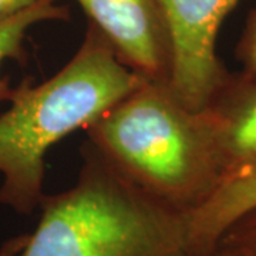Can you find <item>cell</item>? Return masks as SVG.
<instances>
[{"label":"cell","mask_w":256,"mask_h":256,"mask_svg":"<svg viewBox=\"0 0 256 256\" xmlns=\"http://www.w3.org/2000/svg\"><path fill=\"white\" fill-rule=\"evenodd\" d=\"M24 239H26L24 235H20V236H14L8 240L0 249V256H12L14 252H18V249L23 246Z\"/></svg>","instance_id":"obj_12"},{"label":"cell","mask_w":256,"mask_h":256,"mask_svg":"<svg viewBox=\"0 0 256 256\" xmlns=\"http://www.w3.org/2000/svg\"><path fill=\"white\" fill-rule=\"evenodd\" d=\"M118 60L138 77L170 80L171 48L156 0H77Z\"/></svg>","instance_id":"obj_5"},{"label":"cell","mask_w":256,"mask_h":256,"mask_svg":"<svg viewBox=\"0 0 256 256\" xmlns=\"http://www.w3.org/2000/svg\"><path fill=\"white\" fill-rule=\"evenodd\" d=\"M256 206V174L222 184L206 201L186 214L192 249L210 252L222 234L248 210Z\"/></svg>","instance_id":"obj_7"},{"label":"cell","mask_w":256,"mask_h":256,"mask_svg":"<svg viewBox=\"0 0 256 256\" xmlns=\"http://www.w3.org/2000/svg\"><path fill=\"white\" fill-rule=\"evenodd\" d=\"M238 58L244 66L245 73H256V9L248 20L245 32L239 42Z\"/></svg>","instance_id":"obj_10"},{"label":"cell","mask_w":256,"mask_h":256,"mask_svg":"<svg viewBox=\"0 0 256 256\" xmlns=\"http://www.w3.org/2000/svg\"><path fill=\"white\" fill-rule=\"evenodd\" d=\"M67 18V9L57 6L56 0H38L28 9L0 18V67L6 60H22L24 37L33 26ZM13 88L8 78L0 77V102L10 100Z\"/></svg>","instance_id":"obj_8"},{"label":"cell","mask_w":256,"mask_h":256,"mask_svg":"<svg viewBox=\"0 0 256 256\" xmlns=\"http://www.w3.org/2000/svg\"><path fill=\"white\" fill-rule=\"evenodd\" d=\"M86 134L117 174L175 210H196L222 184L205 112L185 107L168 82L141 78Z\"/></svg>","instance_id":"obj_1"},{"label":"cell","mask_w":256,"mask_h":256,"mask_svg":"<svg viewBox=\"0 0 256 256\" xmlns=\"http://www.w3.org/2000/svg\"><path fill=\"white\" fill-rule=\"evenodd\" d=\"M140 80L90 26L76 54L53 77L14 87L10 107L0 114V204L22 215L36 210L46 195L47 151L86 131Z\"/></svg>","instance_id":"obj_2"},{"label":"cell","mask_w":256,"mask_h":256,"mask_svg":"<svg viewBox=\"0 0 256 256\" xmlns=\"http://www.w3.org/2000/svg\"><path fill=\"white\" fill-rule=\"evenodd\" d=\"M240 256H256V206L229 226L216 242Z\"/></svg>","instance_id":"obj_9"},{"label":"cell","mask_w":256,"mask_h":256,"mask_svg":"<svg viewBox=\"0 0 256 256\" xmlns=\"http://www.w3.org/2000/svg\"><path fill=\"white\" fill-rule=\"evenodd\" d=\"M239 0H156L171 48L168 86L190 110L202 111L229 73L216 54L220 28Z\"/></svg>","instance_id":"obj_4"},{"label":"cell","mask_w":256,"mask_h":256,"mask_svg":"<svg viewBox=\"0 0 256 256\" xmlns=\"http://www.w3.org/2000/svg\"><path fill=\"white\" fill-rule=\"evenodd\" d=\"M198 256H240L239 254H236L235 250H232V249H229L226 246H222V245H215L214 249H210V252H206V254H202V255Z\"/></svg>","instance_id":"obj_13"},{"label":"cell","mask_w":256,"mask_h":256,"mask_svg":"<svg viewBox=\"0 0 256 256\" xmlns=\"http://www.w3.org/2000/svg\"><path fill=\"white\" fill-rule=\"evenodd\" d=\"M38 0H0V18H8L20 10L28 9V6L37 3Z\"/></svg>","instance_id":"obj_11"},{"label":"cell","mask_w":256,"mask_h":256,"mask_svg":"<svg viewBox=\"0 0 256 256\" xmlns=\"http://www.w3.org/2000/svg\"><path fill=\"white\" fill-rule=\"evenodd\" d=\"M202 111L215 141L222 184L256 174V73L229 74Z\"/></svg>","instance_id":"obj_6"},{"label":"cell","mask_w":256,"mask_h":256,"mask_svg":"<svg viewBox=\"0 0 256 256\" xmlns=\"http://www.w3.org/2000/svg\"><path fill=\"white\" fill-rule=\"evenodd\" d=\"M38 208L36 229L12 256H198L186 214L140 191L87 144L73 186Z\"/></svg>","instance_id":"obj_3"}]
</instances>
